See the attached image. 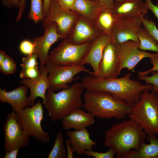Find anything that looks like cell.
<instances>
[{"label":"cell","mask_w":158,"mask_h":158,"mask_svg":"<svg viewBox=\"0 0 158 158\" xmlns=\"http://www.w3.org/2000/svg\"><path fill=\"white\" fill-rule=\"evenodd\" d=\"M131 74L128 73L120 78L109 79L88 75L81 80L80 84L86 91L105 92L133 106L140 100L142 93L150 91L153 86L148 83L142 85L137 80H132Z\"/></svg>","instance_id":"6da1fadb"},{"label":"cell","mask_w":158,"mask_h":158,"mask_svg":"<svg viewBox=\"0 0 158 158\" xmlns=\"http://www.w3.org/2000/svg\"><path fill=\"white\" fill-rule=\"evenodd\" d=\"M147 134L137 122L128 120L113 125L104 135V145L113 148L118 158H126L143 142Z\"/></svg>","instance_id":"7a4b0ae2"},{"label":"cell","mask_w":158,"mask_h":158,"mask_svg":"<svg viewBox=\"0 0 158 158\" xmlns=\"http://www.w3.org/2000/svg\"><path fill=\"white\" fill-rule=\"evenodd\" d=\"M83 107L94 117L122 120L130 114L132 106L102 91H86L83 94Z\"/></svg>","instance_id":"3957f363"},{"label":"cell","mask_w":158,"mask_h":158,"mask_svg":"<svg viewBox=\"0 0 158 158\" xmlns=\"http://www.w3.org/2000/svg\"><path fill=\"white\" fill-rule=\"evenodd\" d=\"M84 89L78 82L57 93L48 89L45 95V107L51 120L54 122L61 120L75 110L82 107L81 97Z\"/></svg>","instance_id":"277c9868"},{"label":"cell","mask_w":158,"mask_h":158,"mask_svg":"<svg viewBox=\"0 0 158 158\" xmlns=\"http://www.w3.org/2000/svg\"><path fill=\"white\" fill-rule=\"evenodd\" d=\"M128 116L138 123L147 135L158 134V96L143 92Z\"/></svg>","instance_id":"5b68a950"},{"label":"cell","mask_w":158,"mask_h":158,"mask_svg":"<svg viewBox=\"0 0 158 158\" xmlns=\"http://www.w3.org/2000/svg\"><path fill=\"white\" fill-rule=\"evenodd\" d=\"M16 113L17 120L27 135L35 138L38 142L46 144L49 143V134L42 127L44 111L40 100L31 107H27Z\"/></svg>","instance_id":"8992f818"},{"label":"cell","mask_w":158,"mask_h":158,"mask_svg":"<svg viewBox=\"0 0 158 158\" xmlns=\"http://www.w3.org/2000/svg\"><path fill=\"white\" fill-rule=\"evenodd\" d=\"M92 42L75 44L67 38L63 39L56 47L49 51V62L61 66L84 65L83 62Z\"/></svg>","instance_id":"52a82bcc"},{"label":"cell","mask_w":158,"mask_h":158,"mask_svg":"<svg viewBox=\"0 0 158 158\" xmlns=\"http://www.w3.org/2000/svg\"><path fill=\"white\" fill-rule=\"evenodd\" d=\"M79 16L72 10L63 8L56 0H51L48 14L43 19L42 25L44 28L56 23L58 33L65 39L70 35Z\"/></svg>","instance_id":"ba28073f"},{"label":"cell","mask_w":158,"mask_h":158,"mask_svg":"<svg viewBox=\"0 0 158 158\" xmlns=\"http://www.w3.org/2000/svg\"><path fill=\"white\" fill-rule=\"evenodd\" d=\"M45 65L49 74L47 78L50 88L53 91L70 87L68 84L77 79V78L74 77L80 72H85L94 76L93 71L86 68L83 65L61 66L49 62Z\"/></svg>","instance_id":"9c48e42d"},{"label":"cell","mask_w":158,"mask_h":158,"mask_svg":"<svg viewBox=\"0 0 158 158\" xmlns=\"http://www.w3.org/2000/svg\"><path fill=\"white\" fill-rule=\"evenodd\" d=\"M139 42L128 40L116 45V51L119 61V72L126 68L134 70L136 65L145 58L158 57V53L151 54L139 49Z\"/></svg>","instance_id":"30bf717a"},{"label":"cell","mask_w":158,"mask_h":158,"mask_svg":"<svg viewBox=\"0 0 158 158\" xmlns=\"http://www.w3.org/2000/svg\"><path fill=\"white\" fill-rule=\"evenodd\" d=\"M3 130L5 152L16 148L20 149L29 144L30 137L25 134L20 126L15 111H13L6 117Z\"/></svg>","instance_id":"8fae6325"},{"label":"cell","mask_w":158,"mask_h":158,"mask_svg":"<svg viewBox=\"0 0 158 158\" xmlns=\"http://www.w3.org/2000/svg\"><path fill=\"white\" fill-rule=\"evenodd\" d=\"M143 17L117 18L110 36L115 45L128 40L139 42L137 34L142 25Z\"/></svg>","instance_id":"7c38bea8"},{"label":"cell","mask_w":158,"mask_h":158,"mask_svg":"<svg viewBox=\"0 0 158 158\" xmlns=\"http://www.w3.org/2000/svg\"><path fill=\"white\" fill-rule=\"evenodd\" d=\"M56 23H53L44 28L43 35L33 39L35 44L34 53L40 59L41 73L46 64L49 62L48 52L51 46L59 39L64 38L59 34Z\"/></svg>","instance_id":"4fadbf2b"},{"label":"cell","mask_w":158,"mask_h":158,"mask_svg":"<svg viewBox=\"0 0 158 158\" xmlns=\"http://www.w3.org/2000/svg\"><path fill=\"white\" fill-rule=\"evenodd\" d=\"M119 68V61L116 45L111 40L104 48L99 65L97 78L102 79L117 78L120 74Z\"/></svg>","instance_id":"5bb4252c"},{"label":"cell","mask_w":158,"mask_h":158,"mask_svg":"<svg viewBox=\"0 0 158 158\" xmlns=\"http://www.w3.org/2000/svg\"><path fill=\"white\" fill-rule=\"evenodd\" d=\"M102 33L93 21L80 15L67 38L71 43L80 44L92 42Z\"/></svg>","instance_id":"9a60e30c"},{"label":"cell","mask_w":158,"mask_h":158,"mask_svg":"<svg viewBox=\"0 0 158 158\" xmlns=\"http://www.w3.org/2000/svg\"><path fill=\"white\" fill-rule=\"evenodd\" d=\"M148 9L142 0H123L115 1L111 9L116 18L144 17Z\"/></svg>","instance_id":"2e32d148"},{"label":"cell","mask_w":158,"mask_h":158,"mask_svg":"<svg viewBox=\"0 0 158 158\" xmlns=\"http://www.w3.org/2000/svg\"><path fill=\"white\" fill-rule=\"evenodd\" d=\"M28 87L23 85L11 91L0 88V100L2 103L9 104L13 111L18 112L27 107H30L29 97L26 96Z\"/></svg>","instance_id":"e0dca14e"},{"label":"cell","mask_w":158,"mask_h":158,"mask_svg":"<svg viewBox=\"0 0 158 158\" xmlns=\"http://www.w3.org/2000/svg\"><path fill=\"white\" fill-rule=\"evenodd\" d=\"M48 73L47 67L45 65L40 76L38 79H33L25 78L20 82V84L27 86L30 89V93L29 97L31 107L35 104V100L38 97L42 98L43 100L42 103L44 106H46V92L50 88L47 78Z\"/></svg>","instance_id":"ac0fdd59"},{"label":"cell","mask_w":158,"mask_h":158,"mask_svg":"<svg viewBox=\"0 0 158 158\" xmlns=\"http://www.w3.org/2000/svg\"><path fill=\"white\" fill-rule=\"evenodd\" d=\"M109 36L102 33L91 42L83 64H89L92 68L94 77L97 78L99 64L102 59L104 48L111 41Z\"/></svg>","instance_id":"d6986e66"},{"label":"cell","mask_w":158,"mask_h":158,"mask_svg":"<svg viewBox=\"0 0 158 158\" xmlns=\"http://www.w3.org/2000/svg\"><path fill=\"white\" fill-rule=\"evenodd\" d=\"M62 127L65 130L73 128L78 130L89 127L95 122L94 117L90 113L78 108L61 120Z\"/></svg>","instance_id":"ffe728a7"},{"label":"cell","mask_w":158,"mask_h":158,"mask_svg":"<svg viewBox=\"0 0 158 158\" xmlns=\"http://www.w3.org/2000/svg\"><path fill=\"white\" fill-rule=\"evenodd\" d=\"M66 134L74 152L78 154H85L87 150H92L96 144L91 139L86 128L78 130H69Z\"/></svg>","instance_id":"44dd1931"},{"label":"cell","mask_w":158,"mask_h":158,"mask_svg":"<svg viewBox=\"0 0 158 158\" xmlns=\"http://www.w3.org/2000/svg\"><path fill=\"white\" fill-rule=\"evenodd\" d=\"M147 140L149 144L143 142L126 158H158V138L155 135H148Z\"/></svg>","instance_id":"7402d4cb"},{"label":"cell","mask_w":158,"mask_h":158,"mask_svg":"<svg viewBox=\"0 0 158 158\" xmlns=\"http://www.w3.org/2000/svg\"><path fill=\"white\" fill-rule=\"evenodd\" d=\"M102 8L97 0H75L71 10L93 21Z\"/></svg>","instance_id":"603a6c76"},{"label":"cell","mask_w":158,"mask_h":158,"mask_svg":"<svg viewBox=\"0 0 158 158\" xmlns=\"http://www.w3.org/2000/svg\"><path fill=\"white\" fill-rule=\"evenodd\" d=\"M116 19L111 9L102 8L93 22L102 33L110 37Z\"/></svg>","instance_id":"cb8c5ba5"},{"label":"cell","mask_w":158,"mask_h":158,"mask_svg":"<svg viewBox=\"0 0 158 158\" xmlns=\"http://www.w3.org/2000/svg\"><path fill=\"white\" fill-rule=\"evenodd\" d=\"M137 35L139 42V49L151 51L158 53V42L145 28L140 29Z\"/></svg>","instance_id":"d4e9b609"},{"label":"cell","mask_w":158,"mask_h":158,"mask_svg":"<svg viewBox=\"0 0 158 158\" xmlns=\"http://www.w3.org/2000/svg\"><path fill=\"white\" fill-rule=\"evenodd\" d=\"M67 156L63 135L61 132H59L57 134L53 147L47 158H66Z\"/></svg>","instance_id":"484cf974"},{"label":"cell","mask_w":158,"mask_h":158,"mask_svg":"<svg viewBox=\"0 0 158 158\" xmlns=\"http://www.w3.org/2000/svg\"><path fill=\"white\" fill-rule=\"evenodd\" d=\"M30 9L28 16V18L37 24L44 18L42 0H30Z\"/></svg>","instance_id":"4316f807"},{"label":"cell","mask_w":158,"mask_h":158,"mask_svg":"<svg viewBox=\"0 0 158 158\" xmlns=\"http://www.w3.org/2000/svg\"><path fill=\"white\" fill-rule=\"evenodd\" d=\"M16 65L13 59L7 54L2 63L0 64V70L3 74L8 75L16 71Z\"/></svg>","instance_id":"83f0119b"},{"label":"cell","mask_w":158,"mask_h":158,"mask_svg":"<svg viewBox=\"0 0 158 158\" xmlns=\"http://www.w3.org/2000/svg\"><path fill=\"white\" fill-rule=\"evenodd\" d=\"M151 76L147 75L138 76V79L142 80L146 83L152 85L153 87L150 90L158 96V71H153L150 73Z\"/></svg>","instance_id":"f1b7e54d"},{"label":"cell","mask_w":158,"mask_h":158,"mask_svg":"<svg viewBox=\"0 0 158 158\" xmlns=\"http://www.w3.org/2000/svg\"><path fill=\"white\" fill-rule=\"evenodd\" d=\"M142 26L158 42V29L153 21L143 18Z\"/></svg>","instance_id":"f546056e"},{"label":"cell","mask_w":158,"mask_h":158,"mask_svg":"<svg viewBox=\"0 0 158 158\" xmlns=\"http://www.w3.org/2000/svg\"><path fill=\"white\" fill-rule=\"evenodd\" d=\"M41 74L38 66H36L22 69L19 75L21 78H28L31 79H36L40 77Z\"/></svg>","instance_id":"4dcf8cb0"},{"label":"cell","mask_w":158,"mask_h":158,"mask_svg":"<svg viewBox=\"0 0 158 158\" xmlns=\"http://www.w3.org/2000/svg\"><path fill=\"white\" fill-rule=\"evenodd\" d=\"M38 57L37 55L35 53L23 57L22 59V62L20 64L22 67V69L37 66V59Z\"/></svg>","instance_id":"1f68e13d"},{"label":"cell","mask_w":158,"mask_h":158,"mask_svg":"<svg viewBox=\"0 0 158 158\" xmlns=\"http://www.w3.org/2000/svg\"><path fill=\"white\" fill-rule=\"evenodd\" d=\"M115 154V151L113 148H110L107 151L105 152H95L92 150H87L86 151L85 155L94 158H113Z\"/></svg>","instance_id":"d6a6232c"},{"label":"cell","mask_w":158,"mask_h":158,"mask_svg":"<svg viewBox=\"0 0 158 158\" xmlns=\"http://www.w3.org/2000/svg\"><path fill=\"white\" fill-rule=\"evenodd\" d=\"M19 49L22 54L27 55H30L34 53L35 44L33 41L24 40L20 42Z\"/></svg>","instance_id":"836d02e7"},{"label":"cell","mask_w":158,"mask_h":158,"mask_svg":"<svg viewBox=\"0 0 158 158\" xmlns=\"http://www.w3.org/2000/svg\"><path fill=\"white\" fill-rule=\"evenodd\" d=\"M150 62L153 65L152 68L148 71L138 72V76L147 75L151 72L153 71H158V57L151 59Z\"/></svg>","instance_id":"e575fe53"},{"label":"cell","mask_w":158,"mask_h":158,"mask_svg":"<svg viewBox=\"0 0 158 158\" xmlns=\"http://www.w3.org/2000/svg\"><path fill=\"white\" fill-rule=\"evenodd\" d=\"M145 3L147 9L150 10L158 19V4H154L151 0H145Z\"/></svg>","instance_id":"d590c367"},{"label":"cell","mask_w":158,"mask_h":158,"mask_svg":"<svg viewBox=\"0 0 158 158\" xmlns=\"http://www.w3.org/2000/svg\"><path fill=\"white\" fill-rule=\"evenodd\" d=\"M75 0H59L58 1L61 7L67 10H71Z\"/></svg>","instance_id":"8d00e7d4"},{"label":"cell","mask_w":158,"mask_h":158,"mask_svg":"<svg viewBox=\"0 0 158 158\" xmlns=\"http://www.w3.org/2000/svg\"><path fill=\"white\" fill-rule=\"evenodd\" d=\"M1 2L4 6L8 8L13 7L19 8L20 0H1Z\"/></svg>","instance_id":"74e56055"},{"label":"cell","mask_w":158,"mask_h":158,"mask_svg":"<svg viewBox=\"0 0 158 158\" xmlns=\"http://www.w3.org/2000/svg\"><path fill=\"white\" fill-rule=\"evenodd\" d=\"M102 8L111 9L113 6L114 0H97Z\"/></svg>","instance_id":"f35d334b"},{"label":"cell","mask_w":158,"mask_h":158,"mask_svg":"<svg viewBox=\"0 0 158 158\" xmlns=\"http://www.w3.org/2000/svg\"><path fill=\"white\" fill-rule=\"evenodd\" d=\"M25 2L26 0H20L19 12L16 20V22L20 20L22 18L23 13L25 9Z\"/></svg>","instance_id":"ab89813d"},{"label":"cell","mask_w":158,"mask_h":158,"mask_svg":"<svg viewBox=\"0 0 158 158\" xmlns=\"http://www.w3.org/2000/svg\"><path fill=\"white\" fill-rule=\"evenodd\" d=\"M20 150L16 148L6 152L4 158H16Z\"/></svg>","instance_id":"60d3db41"},{"label":"cell","mask_w":158,"mask_h":158,"mask_svg":"<svg viewBox=\"0 0 158 158\" xmlns=\"http://www.w3.org/2000/svg\"><path fill=\"white\" fill-rule=\"evenodd\" d=\"M67 150V158H73L74 157L73 150L68 140V138L66 139L65 141Z\"/></svg>","instance_id":"b9f144b4"},{"label":"cell","mask_w":158,"mask_h":158,"mask_svg":"<svg viewBox=\"0 0 158 158\" xmlns=\"http://www.w3.org/2000/svg\"><path fill=\"white\" fill-rule=\"evenodd\" d=\"M43 12L44 18L48 14L51 0H43Z\"/></svg>","instance_id":"7bdbcfd3"},{"label":"cell","mask_w":158,"mask_h":158,"mask_svg":"<svg viewBox=\"0 0 158 158\" xmlns=\"http://www.w3.org/2000/svg\"><path fill=\"white\" fill-rule=\"evenodd\" d=\"M7 55L4 51L2 50H0V64L2 63Z\"/></svg>","instance_id":"ee69618b"},{"label":"cell","mask_w":158,"mask_h":158,"mask_svg":"<svg viewBox=\"0 0 158 158\" xmlns=\"http://www.w3.org/2000/svg\"><path fill=\"white\" fill-rule=\"evenodd\" d=\"M123 0H114L115 1H122Z\"/></svg>","instance_id":"f6af8a7d"},{"label":"cell","mask_w":158,"mask_h":158,"mask_svg":"<svg viewBox=\"0 0 158 158\" xmlns=\"http://www.w3.org/2000/svg\"><path fill=\"white\" fill-rule=\"evenodd\" d=\"M91 0L92 1H96L97 0Z\"/></svg>","instance_id":"bcb514c9"},{"label":"cell","mask_w":158,"mask_h":158,"mask_svg":"<svg viewBox=\"0 0 158 158\" xmlns=\"http://www.w3.org/2000/svg\"><path fill=\"white\" fill-rule=\"evenodd\" d=\"M56 1H58L59 0H56Z\"/></svg>","instance_id":"7dc6e473"}]
</instances>
